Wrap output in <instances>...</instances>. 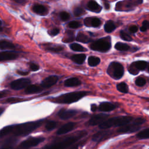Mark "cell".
I'll use <instances>...</instances> for the list:
<instances>
[{
    "instance_id": "cell-1",
    "label": "cell",
    "mask_w": 149,
    "mask_h": 149,
    "mask_svg": "<svg viewBox=\"0 0 149 149\" xmlns=\"http://www.w3.org/2000/svg\"><path fill=\"white\" fill-rule=\"evenodd\" d=\"M43 122L42 120L29 122L17 125H11V133L14 136H26L40 127Z\"/></svg>"
},
{
    "instance_id": "cell-2",
    "label": "cell",
    "mask_w": 149,
    "mask_h": 149,
    "mask_svg": "<svg viewBox=\"0 0 149 149\" xmlns=\"http://www.w3.org/2000/svg\"><path fill=\"white\" fill-rule=\"evenodd\" d=\"M87 132L86 131H81L77 134L67 137L60 142L55 143L49 146H47L45 149H66L69 146L73 145L76 141L83 137Z\"/></svg>"
},
{
    "instance_id": "cell-3",
    "label": "cell",
    "mask_w": 149,
    "mask_h": 149,
    "mask_svg": "<svg viewBox=\"0 0 149 149\" xmlns=\"http://www.w3.org/2000/svg\"><path fill=\"white\" fill-rule=\"evenodd\" d=\"M87 94V92L83 91L68 93L54 98V101L58 103L70 104L79 101L83 97L86 95Z\"/></svg>"
},
{
    "instance_id": "cell-4",
    "label": "cell",
    "mask_w": 149,
    "mask_h": 149,
    "mask_svg": "<svg viewBox=\"0 0 149 149\" xmlns=\"http://www.w3.org/2000/svg\"><path fill=\"white\" fill-rule=\"evenodd\" d=\"M132 120L130 116H120L110 118L105 120L99 125V127L102 129H106L113 126H122L129 123Z\"/></svg>"
},
{
    "instance_id": "cell-5",
    "label": "cell",
    "mask_w": 149,
    "mask_h": 149,
    "mask_svg": "<svg viewBox=\"0 0 149 149\" xmlns=\"http://www.w3.org/2000/svg\"><path fill=\"white\" fill-rule=\"evenodd\" d=\"M90 47L94 51H97L101 52H107L111 47V38L110 37L108 36L98 39L93 42L90 44Z\"/></svg>"
},
{
    "instance_id": "cell-6",
    "label": "cell",
    "mask_w": 149,
    "mask_h": 149,
    "mask_svg": "<svg viewBox=\"0 0 149 149\" xmlns=\"http://www.w3.org/2000/svg\"><path fill=\"white\" fill-rule=\"evenodd\" d=\"M107 73L115 80L120 79L124 74V68L122 64L116 62H111L107 69Z\"/></svg>"
},
{
    "instance_id": "cell-7",
    "label": "cell",
    "mask_w": 149,
    "mask_h": 149,
    "mask_svg": "<svg viewBox=\"0 0 149 149\" xmlns=\"http://www.w3.org/2000/svg\"><path fill=\"white\" fill-rule=\"evenodd\" d=\"M44 140L43 137H30L22 141L19 147L20 148H29L36 146Z\"/></svg>"
},
{
    "instance_id": "cell-8",
    "label": "cell",
    "mask_w": 149,
    "mask_h": 149,
    "mask_svg": "<svg viewBox=\"0 0 149 149\" xmlns=\"http://www.w3.org/2000/svg\"><path fill=\"white\" fill-rule=\"evenodd\" d=\"M30 80L27 78H20L13 81L10 86V87L15 90H19L26 88L30 84Z\"/></svg>"
},
{
    "instance_id": "cell-9",
    "label": "cell",
    "mask_w": 149,
    "mask_h": 149,
    "mask_svg": "<svg viewBox=\"0 0 149 149\" xmlns=\"http://www.w3.org/2000/svg\"><path fill=\"white\" fill-rule=\"evenodd\" d=\"M140 129V126L132 122L131 124H126L122 126L118 130L119 133H132L135 132Z\"/></svg>"
},
{
    "instance_id": "cell-10",
    "label": "cell",
    "mask_w": 149,
    "mask_h": 149,
    "mask_svg": "<svg viewBox=\"0 0 149 149\" xmlns=\"http://www.w3.org/2000/svg\"><path fill=\"white\" fill-rule=\"evenodd\" d=\"M108 115L100 113L92 116L90 119L88 120V124L91 126H95L97 125H100L108 117Z\"/></svg>"
},
{
    "instance_id": "cell-11",
    "label": "cell",
    "mask_w": 149,
    "mask_h": 149,
    "mask_svg": "<svg viewBox=\"0 0 149 149\" xmlns=\"http://www.w3.org/2000/svg\"><path fill=\"white\" fill-rule=\"evenodd\" d=\"M18 57V54L13 51L0 52V62L16 59Z\"/></svg>"
},
{
    "instance_id": "cell-12",
    "label": "cell",
    "mask_w": 149,
    "mask_h": 149,
    "mask_svg": "<svg viewBox=\"0 0 149 149\" xmlns=\"http://www.w3.org/2000/svg\"><path fill=\"white\" fill-rule=\"evenodd\" d=\"M58 77L56 76H49L46 77L41 83V87L43 88H48L54 85L58 81Z\"/></svg>"
},
{
    "instance_id": "cell-13",
    "label": "cell",
    "mask_w": 149,
    "mask_h": 149,
    "mask_svg": "<svg viewBox=\"0 0 149 149\" xmlns=\"http://www.w3.org/2000/svg\"><path fill=\"white\" fill-rule=\"evenodd\" d=\"M77 113V111L74 109H61L58 112V116L62 119H68Z\"/></svg>"
},
{
    "instance_id": "cell-14",
    "label": "cell",
    "mask_w": 149,
    "mask_h": 149,
    "mask_svg": "<svg viewBox=\"0 0 149 149\" xmlns=\"http://www.w3.org/2000/svg\"><path fill=\"white\" fill-rule=\"evenodd\" d=\"M84 23L86 26L98 27L101 25V21L97 17H87L84 19Z\"/></svg>"
},
{
    "instance_id": "cell-15",
    "label": "cell",
    "mask_w": 149,
    "mask_h": 149,
    "mask_svg": "<svg viewBox=\"0 0 149 149\" xmlns=\"http://www.w3.org/2000/svg\"><path fill=\"white\" fill-rule=\"evenodd\" d=\"M75 126V123L73 122H69L66 123L65 125H63L57 131L58 134H63L67 133L70 131H72Z\"/></svg>"
},
{
    "instance_id": "cell-16",
    "label": "cell",
    "mask_w": 149,
    "mask_h": 149,
    "mask_svg": "<svg viewBox=\"0 0 149 149\" xmlns=\"http://www.w3.org/2000/svg\"><path fill=\"white\" fill-rule=\"evenodd\" d=\"M115 108L116 106L113 104L109 102H101L98 107L99 110L102 112H109L113 110Z\"/></svg>"
},
{
    "instance_id": "cell-17",
    "label": "cell",
    "mask_w": 149,
    "mask_h": 149,
    "mask_svg": "<svg viewBox=\"0 0 149 149\" xmlns=\"http://www.w3.org/2000/svg\"><path fill=\"white\" fill-rule=\"evenodd\" d=\"M109 134L108 131H100L93 136L92 140L96 142L101 141L107 138Z\"/></svg>"
},
{
    "instance_id": "cell-18",
    "label": "cell",
    "mask_w": 149,
    "mask_h": 149,
    "mask_svg": "<svg viewBox=\"0 0 149 149\" xmlns=\"http://www.w3.org/2000/svg\"><path fill=\"white\" fill-rule=\"evenodd\" d=\"M81 84L80 80L77 77H71L66 79L64 82V85L66 87H74Z\"/></svg>"
},
{
    "instance_id": "cell-19",
    "label": "cell",
    "mask_w": 149,
    "mask_h": 149,
    "mask_svg": "<svg viewBox=\"0 0 149 149\" xmlns=\"http://www.w3.org/2000/svg\"><path fill=\"white\" fill-rule=\"evenodd\" d=\"M42 90V87L36 85V84H32V85H29L26 87L25 89V93L26 94H34L38 92H40Z\"/></svg>"
},
{
    "instance_id": "cell-20",
    "label": "cell",
    "mask_w": 149,
    "mask_h": 149,
    "mask_svg": "<svg viewBox=\"0 0 149 149\" xmlns=\"http://www.w3.org/2000/svg\"><path fill=\"white\" fill-rule=\"evenodd\" d=\"M87 8L90 10L95 12H99L101 10V7L94 0H90L88 1L87 3Z\"/></svg>"
},
{
    "instance_id": "cell-21",
    "label": "cell",
    "mask_w": 149,
    "mask_h": 149,
    "mask_svg": "<svg viewBox=\"0 0 149 149\" xmlns=\"http://www.w3.org/2000/svg\"><path fill=\"white\" fill-rule=\"evenodd\" d=\"M33 10L39 15H46L48 13V9L45 6L42 5H35L33 7Z\"/></svg>"
},
{
    "instance_id": "cell-22",
    "label": "cell",
    "mask_w": 149,
    "mask_h": 149,
    "mask_svg": "<svg viewBox=\"0 0 149 149\" xmlns=\"http://www.w3.org/2000/svg\"><path fill=\"white\" fill-rule=\"evenodd\" d=\"M86 58V56L85 54H76L72 56L71 59L74 62L77 64H82L84 62Z\"/></svg>"
},
{
    "instance_id": "cell-23",
    "label": "cell",
    "mask_w": 149,
    "mask_h": 149,
    "mask_svg": "<svg viewBox=\"0 0 149 149\" xmlns=\"http://www.w3.org/2000/svg\"><path fill=\"white\" fill-rule=\"evenodd\" d=\"M16 139H8L0 147V149H13L15 144L16 143Z\"/></svg>"
},
{
    "instance_id": "cell-24",
    "label": "cell",
    "mask_w": 149,
    "mask_h": 149,
    "mask_svg": "<svg viewBox=\"0 0 149 149\" xmlns=\"http://www.w3.org/2000/svg\"><path fill=\"white\" fill-rule=\"evenodd\" d=\"M76 41L83 42V43H87L92 41V40L87 36L84 34L83 33H79L76 38Z\"/></svg>"
},
{
    "instance_id": "cell-25",
    "label": "cell",
    "mask_w": 149,
    "mask_h": 149,
    "mask_svg": "<svg viewBox=\"0 0 149 149\" xmlns=\"http://www.w3.org/2000/svg\"><path fill=\"white\" fill-rule=\"evenodd\" d=\"M115 29L116 26L112 20L107 21L104 25V30L108 33H112Z\"/></svg>"
},
{
    "instance_id": "cell-26",
    "label": "cell",
    "mask_w": 149,
    "mask_h": 149,
    "mask_svg": "<svg viewBox=\"0 0 149 149\" xmlns=\"http://www.w3.org/2000/svg\"><path fill=\"white\" fill-rule=\"evenodd\" d=\"M15 45L13 43L6 41V40H0V49H13Z\"/></svg>"
},
{
    "instance_id": "cell-27",
    "label": "cell",
    "mask_w": 149,
    "mask_h": 149,
    "mask_svg": "<svg viewBox=\"0 0 149 149\" xmlns=\"http://www.w3.org/2000/svg\"><path fill=\"white\" fill-rule=\"evenodd\" d=\"M134 66L139 70H144L146 69L148 63L144 61H138L133 62Z\"/></svg>"
},
{
    "instance_id": "cell-28",
    "label": "cell",
    "mask_w": 149,
    "mask_h": 149,
    "mask_svg": "<svg viewBox=\"0 0 149 149\" xmlns=\"http://www.w3.org/2000/svg\"><path fill=\"white\" fill-rule=\"evenodd\" d=\"M100 63V59L98 57L94 56H90L88 59V64L89 66L94 67L96 66Z\"/></svg>"
},
{
    "instance_id": "cell-29",
    "label": "cell",
    "mask_w": 149,
    "mask_h": 149,
    "mask_svg": "<svg viewBox=\"0 0 149 149\" xmlns=\"http://www.w3.org/2000/svg\"><path fill=\"white\" fill-rule=\"evenodd\" d=\"M115 48L120 51H126L130 49V47L125 43L118 42L115 45Z\"/></svg>"
},
{
    "instance_id": "cell-30",
    "label": "cell",
    "mask_w": 149,
    "mask_h": 149,
    "mask_svg": "<svg viewBox=\"0 0 149 149\" xmlns=\"http://www.w3.org/2000/svg\"><path fill=\"white\" fill-rule=\"evenodd\" d=\"M149 129L146 128L145 129L142 130L139 133H138L136 135L137 137L140 139H147L149 137Z\"/></svg>"
},
{
    "instance_id": "cell-31",
    "label": "cell",
    "mask_w": 149,
    "mask_h": 149,
    "mask_svg": "<svg viewBox=\"0 0 149 149\" xmlns=\"http://www.w3.org/2000/svg\"><path fill=\"white\" fill-rule=\"evenodd\" d=\"M116 88L119 91L123 93H127L129 90L128 86L125 82H121L118 84L116 85Z\"/></svg>"
},
{
    "instance_id": "cell-32",
    "label": "cell",
    "mask_w": 149,
    "mask_h": 149,
    "mask_svg": "<svg viewBox=\"0 0 149 149\" xmlns=\"http://www.w3.org/2000/svg\"><path fill=\"white\" fill-rule=\"evenodd\" d=\"M66 36L64 37L63 41L65 42H72L74 39V32L72 31H66Z\"/></svg>"
},
{
    "instance_id": "cell-33",
    "label": "cell",
    "mask_w": 149,
    "mask_h": 149,
    "mask_svg": "<svg viewBox=\"0 0 149 149\" xmlns=\"http://www.w3.org/2000/svg\"><path fill=\"white\" fill-rule=\"evenodd\" d=\"M70 48L71 49L74 51H79V52H83L86 51L87 49L84 48L82 45L77 44V43H73L70 45Z\"/></svg>"
},
{
    "instance_id": "cell-34",
    "label": "cell",
    "mask_w": 149,
    "mask_h": 149,
    "mask_svg": "<svg viewBox=\"0 0 149 149\" xmlns=\"http://www.w3.org/2000/svg\"><path fill=\"white\" fill-rule=\"evenodd\" d=\"M120 37L123 40H125V41H130L132 40V37L128 33H127L123 30H121L120 31Z\"/></svg>"
},
{
    "instance_id": "cell-35",
    "label": "cell",
    "mask_w": 149,
    "mask_h": 149,
    "mask_svg": "<svg viewBox=\"0 0 149 149\" xmlns=\"http://www.w3.org/2000/svg\"><path fill=\"white\" fill-rule=\"evenodd\" d=\"M56 125H57V123L56 122L50 120L46 123L45 127L47 130H52L55 128Z\"/></svg>"
},
{
    "instance_id": "cell-36",
    "label": "cell",
    "mask_w": 149,
    "mask_h": 149,
    "mask_svg": "<svg viewBox=\"0 0 149 149\" xmlns=\"http://www.w3.org/2000/svg\"><path fill=\"white\" fill-rule=\"evenodd\" d=\"M63 49V48L62 46L56 45V46H51L47 48V50L54 52H59Z\"/></svg>"
},
{
    "instance_id": "cell-37",
    "label": "cell",
    "mask_w": 149,
    "mask_h": 149,
    "mask_svg": "<svg viewBox=\"0 0 149 149\" xmlns=\"http://www.w3.org/2000/svg\"><path fill=\"white\" fill-rule=\"evenodd\" d=\"M84 13V9L81 7H76L73 10V14L75 16H80Z\"/></svg>"
},
{
    "instance_id": "cell-38",
    "label": "cell",
    "mask_w": 149,
    "mask_h": 149,
    "mask_svg": "<svg viewBox=\"0 0 149 149\" xmlns=\"http://www.w3.org/2000/svg\"><path fill=\"white\" fill-rule=\"evenodd\" d=\"M135 83L137 86L141 87L146 84V79L142 77H137L135 80Z\"/></svg>"
},
{
    "instance_id": "cell-39",
    "label": "cell",
    "mask_w": 149,
    "mask_h": 149,
    "mask_svg": "<svg viewBox=\"0 0 149 149\" xmlns=\"http://www.w3.org/2000/svg\"><path fill=\"white\" fill-rule=\"evenodd\" d=\"M128 71L130 73H131L132 74L135 75V74H137L139 73V70L136 68V66H134V63H132L130 66L128 68Z\"/></svg>"
},
{
    "instance_id": "cell-40",
    "label": "cell",
    "mask_w": 149,
    "mask_h": 149,
    "mask_svg": "<svg viewBox=\"0 0 149 149\" xmlns=\"http://www.w3.org/2000/svg\"><path fill=\"white\" fill-rule=\"evenodd\" d=\"M23 100L22 98L18 97H10L6 100V102L8 103H16L22 101Z\"/></svg>"
},
{
    "instance_id": "cell-41",
    "label": "cell",
    "mask_w": 149,
    "mask_h": 149,
    "mask_svg": "<svg viewBox=\"0 0 149 149\" xmlns=\"http://www.w3.org/2000/svg\"><path fill=\"white\" fill-rule=\"evenodd\" d=\"M59 16H60V18L63 21H66L67 20L69 17V15L68 12H65V11H63V12H61L59 14Z\"/></svg>"
},
{
    "instance_id": "cell-42",
    "label": "cell",
    "mask_w": 149,
    "mask_h": 149,
    "mask_svg": "<svg viewBox=\"0 0 149 149\" xmlns=\"http://www.w3.org/2000/svg\"><path fill=\"white\" fill-rule=\"evenodd\" d=\"M80 26V23L77 21H71L68 24V26L70 28H72V29H77Z\"/></svg>"
},
{
    "instance_id": "cell-43",
    "label": "cell",
    "mask_w": 149,
    "mask_h": 149,
    "mask_svg": "<svg viewBox=\"0 0 149 149\" xmlns=\"http://www.w3.org/2000/svg\"><path fill=\"white\" fill-rule=\"evenodd\" d=\"M149 27V23L147 20H144L143 22L142 26L140 27V31H146Z\"/></svg>"
},
{
    "instance_id": "cell-44",
    "label": "cell",
    "mask_w": 149,
    "mask_h": 149,
    "mask_svg": "<svg viewBox=\"0 0 149 149\" xmlns=\"http://www.w3.org/2000/svg\"><path fill=\"white\" fill-rule=\"evenodd\" d=\"M59 33V29L58 28H54L48 31L49 34L52 36H55L58 34Z\"/></svg>"
},
{
    "instance_id": "cell-45",
    "label": "cell",
    "mask_w": 149,
    "mask_h": 149,
    "mask_svg": "<svg viewBox=\"0 0 149 149\" xmlns=\"http://www.w3.org/2000/svg\"><path fill=\"white\" fill-rule=\"evenodd\" d=\"M133 122L136 123V125L140 126V125L143 124L145 122V119H144L143 118H137V119H135L133 121Z\"/></svg>"
},
{
    "instance_id": "cell-46",
    "label": "cell",
    "mask_w": 149,
    "mask_h": 149,
    "mask_svg": "<svg viewBox=\"0 0 149 149\" xmlns=\"http://www.w3.org/2000/svg\"><path fill=\"white\" fill-rule=\"evenodd\" d=\"M30 68L32 71H37L39 69V66L34 63H31L30 64Z\"/></svg>"
},
{
    "instance_id": "cell-47",
    "label": "cell",
    "mask_w": 149,
    "mask_h": 149,
    "mask_svg": "<svg viewBox=\"0 0 149 149\" xmlns=\"http://www.w3.org/2000/svg\"><path fill=\"white\" fill-rule=\"evenodd\" d=\"M129 31L132 33H136L138 31V27L137 26H135V25H132V26H130Z\"/></svg>"
},
{
    "instance_id": "cell-48",
    "label": "cell",
    "mask_w": 149,
    "mask_h": 149,
    "mask_svg": "<svg viewBox=\"0 0 149 149\" xmlns=\"http://www.w3.org/2000/svg\"><path fill=\"white\" fill-rule=\"evenodd\" d=\"M17 73L21 76H26L29 74V72L27 71H23V70H17Z\"/></svg>"
},
{
    "instance_id": "cell-49",
    "label": "cell",
    "mask_w": 149,
    "mask_h": 149,
    "mask_svg": "<svg viewBox=\"0 0 149 149\" xmlns=\"http://www.w3.org/2000/svg\"><path fill=\"white\" fill-rule=\"evenodd\" d=\"M98 109V107L95 104H91V110L93 112H95Z\"/></svg>"
},
{
    "instance_id": "cell-50",
    "label": "cell",
    "mask_w": 149,
    "mask_h": 149,
    "mask_svg": "<svg viewBox=\"0 0 149 149\" xmlns=\"http://www.w3.org/2000/svg\"><path fill=\"white\" fill-rule=\"evenodd\" d=\"M104 6H105V9H107V10H108V9H109L110 6H109V4L108 3H107V2H104Z\"/></svg>"
},
{
    "instance_id": "cell-51",
    "label": "cell",
    "mask_w": 149,
    "mask_h": 149,
    "mask_svg": "<svg viewBox=\"0 0 149 149\" xmlns=\"http://www.w3.org/2000/svg\"><path fill=\"white\" fill-rule=\"evenodd\" d=\"M78 148H79V144H76V145L73 146L71 147L70 148H66V149H78Z\"/></svg>"
},
{
    "instance_id": "cell-52",
    "label": "cell",
    "mask_w": 149,
    "mask_h": 149,
    "mask_svg": "<svg viewBox=\"0 0 149 149\" xmlns=\"http://www.w3.org/2000/svg\"><path fill=\"white\" fill-rule=\"evenodd\" d=\"M14 1L18 3H23L25 2V0H14Z\"/></svg>"
},
{
    "instance_id": "cell-53",
    "label": "cell",
    "mask_w": 149,
    "mask_h": 149,
    "mask_svg": "<svg viewBox=\"0 0 149 149\" xmlns=\"http://www.w3.org/2000/svg\"><path fill=\"white\" fill-rule=\"evenodd\" d=\"M4 111H5V109L3 108H1L0 107V116L3 113Z\"/></svg>"
},
{
    "instance_id": "cell-54",
    "label": "cell",
    "mask_w": 149,
    "mask_h": 149,
    "mask_svg": "<svg viewBox=\"0 0 149 149\" xmlns=\"http://www.w3.org/2000/svg\"><path fill=\"white\" fill-rule=\"evenodd\" d=\"M2 28L0 27V31H2Z\"/></svg>"
},
{
    "instance_id": "cell-55",
    "label": "cell",
    "mask_w": 149,
    "mask_h": 149,
    "mask_svg": "<svg viewBox=\"0 0 149 149\" xmlns=\"http://www.w3.org/2000/svg\"><path fill=\"white\" fill-rule=\"evenodd\" d=\"M1 23H2V22H1V21L0 20V26H1Z\"/></svg>"
}]
</instances>
